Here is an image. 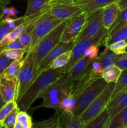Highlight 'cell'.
Wrapping results in <instances>:
<instances>
[{
	"instance_id": "42",
	"label": "cell",
	"mask_w": 127,
	"mask_h": 128,
	"mask_svg": "<svg viewBox=\"0 0 127 128\" xmlns=\"http://www.w3.org/2000/svg\"><path fill=\"white\" fill-rule=\"evenodd\" d=\"M73 3V0H51L50 6L59 4H70Z\"/></svg>"
},
{
	"instance_id": "33",
	"label": "cell",
	"mask_w": 127,
	"mask_h": 128,
	"mask_svg": "<svg viewBox=\"0 0 127 128\" xmlns=\"http://www.w3.org/2000/svg\"><path fill=\"white\" fill-rule=\"evenodd\" d=\"M107 47L117 54L121 55L127 51V42H126L125 40H120L113 42Z\"/></svg>"
},
{
	"instance_id": "23",
	"label": "cell",
	"mask_w": 127,
	"mask_h": 128,
	"mask_svg": "<svg viewBox=\"0 0 127 128\" xmlns=\"http://www.w3.org/2000/svg\"><path fill=\"white\" fill-rule=\"evenodd\" d=\"M98 57H99L102 68L104 69L110 66L115 64L119 57V55L113 52L108 47H105V50Z\"/></svg>"
},
{
	"instance_id": "40",
	"label": "cell",
	"mask_w": 127,
	"mask_h": 128,
	"mask_svg": "<svg viewBox=\"0 0 127 128\" xmlns=\"http://www.w3.org/2000/svg\"><path fill=\"white\" fill-rule=\"evenodd\" d=\"M126 20H127V8L123 9V10H120L118 16H117V18H116V20H115L113 24L112 25V26H111L110 28L113 27V26H114L115 25L119 23V22L126 21Z\"/></svg>"
},
{
	"instance_id": "27",
	"label": "cell",
	"mask_w": 127,
	"mask_h": 128,
	"mask_svg": "<svg viewBox=\"0 0 127 128\" xmlns=\"http://www.w3.org/2000/svg\"><path fill=\"white\" fill-rule=\"evenodd\" d=\"M127 90V70L122 71L118 81L115 82L114 91L112 95V98H114L118 95L125 92Z\"/></svg>"
},
{
	"instance_id": "45",
	"label": "cell",
	"mask_w": 127,
	"mask_h": 128,
	"mask_svg": "<svg viewBox=\"0 0 127 128\" xmlns=\"http://www.w3.org/2000/svg\"><path fill=\"white\" fill-rule=\"evenodd\" d=\"M5 7H6L5 5H4L3 4L0 2V22L2 20L3 16L4 15V10Z\"/></svg>"
},
{
	"instance_id": "30",
	"label": "cell",
	"mask_w": 127,
	"mask_h": 128,
	"mask_svg": "<svg viewBox=\"0 0 127 128\" xmlns=\"http://www.w3.org/2000/svg\"><path fill=\"white\" fill-rule=\"evenodd\" d=\"M16 121L21 124L22 128H32L33 122L32 121V118L25 111L19 110L16 117Z\"/></svg>"
},
{
	"instance_id": "20",
	"label": "cell",
	"mask_w": 127,
	"mask_h": 128,
	"mask_svg": "<svg viewBox=\"0 0 127 128\" xmlns=\"http://www.w3.org/2000/svg\"><path fill=\"white\" fill-rule=\"evenodd\" d=\"M110 120L109 113L105 108L101 111L95 117L91 120L85 128H107Z\"/></svg>"
},
{
	"instance_id": "11",
	"label": "cell",
	"mask_w": 127,
	"mask_h": 128,
	"mask_svg": "<svg viewBox=\"0 0 127 128\" xmlns=\"http://www.w3.org/2000/svg\"><path fill=\"white\" fill-rule=\"evenodd\" d=\"M74 44V40H72L68 42H63V41H60L44 58L41 63L39 64L38 69H37V74L39 75L44 70L48 69L51 62L55 59L57 58L59 55L68 50H72Z\"/></svg>"
},
{
	"instance_id": "38",
	"label": "cell",
	"mask_w": 127,
	"mask_h": 128,
	"mask_svg": "<svg viewBox=\"0 0 127 128\" xmlns=\"http://www.w3.org/2000/svg\"><path fill=\"white\" fill-rule=\"evenodd\" d=\"M15 49H24V50H26V48L21 43V42L19 41V39H17V40L10 42L7 46L0 48V52L3 51V50H15ZM26 51H27V50H26Z\"/></svg>"
},
{
	"instance_id": "6",
	"label": "cell",
	"mask_w": 127,
	"mask_h": 128,
	"mask_svg": "<svg viewBox=\"0 0 127 128\" xmlns=\"http://www.w3.org/2000/svg\"><path fill=\"white\" fill-rule=\"evenodd\" d=\"M108 32V30L104 27L100 30V31L96 34L95 36L90 38L83 39L78 42H76L73 47L71 50V55L68 63L65 67L62 68L65 72H67L70 68L78 60L84 56V52L89 46L91 45H97L101 46L102 42L104 39L105 36Z\"/></svg>"
},
{
	"instance_id": "12",
	"label": "cell",
	"mask_w": 127,
	"mask_h": 128,
	"mask_svg": "<svg viewBox=\"0 0 127 128\" xmlns=\"http://www.w3.org/2000/svg\"><path fill=\"white\" fill-rule=\"evenodd\" d=\"M49 12L55 17L62 20H68L83 12L78 5L70 4H59L51 6Z\"/></svg>"
},
{
	"instance_id": "3",
	"label": "cell",
	"mask_w": 127,
	"mask_h": 128,
	"mask_svg": "<svg viewBox=\"0 0 127 128\" xmlns=\"http://www.w3.org/2000/svg\"><path fill=\"white\" fill-rule=\"evenodd\" d=\"M39 64L34 50H29L24 58L23 63L17 77V91L16 101L17 102L37 77Z\"/></svg>"
},
{
	"instance_id": "16",
	"label": "cell",
	"mask_w": 127,
	"mask_h": 128,
	"mask_svg": "<svg viewBox=\"0 0 127 128\" xmlns=\"http://www.w3.org/2000/svg\"><path fill=\"white\" fill-rule=\"evenodd\" d=\"M17 80H7L0 78V94L4 102L16 101Z\"/></svg>"
},
{
	"instance_id": "41",
	"label": "cell",
	"mask_w": 127,
	"mask_h": 128,
	"mask_svg": "<svg viewBox=\"0 0 127 128\" xmlns=\"http://www.w3.org/2000/svg\"><path fill=\"white\" fill-rule=\"evenodd\" d=\"M115 64L122 70H127V58L122 57L119 55V57H118Z\"/></svg>"
},
{
	"instance_id": "31",
	"label": "cell",
	"mask_w": 127,
	"mask_h": 128,
	"mask_svg": "<svg viewBox=\"0 0 127 128\" xmlns=\"http://www.w3.org/2000/svg\"><path fill=\"white\" fill-rule=\"evenodd\" d=\"M19 111L18 107H16L14 109L6 118L1 122L2 128H14L15 123L16 122V117L18 112Z\"/></svg>"
},
{
	"instance_id": "51",
	"label": "cell",
	"mask_w": 127,
	"mask_h": 128,
	"mask_svg": "<svg viewBox=\"0 0 127 128\" xmlns=\"http://www.w3.org/2000/svg\"></svg>"
},
{
	"instance_id": "17",
	"label": "cell",
	"mask_w": 127,
	"mask_h": 128,
	"mask_svg": "<svg viewBox=\"0 0 127 128\" xmlns=\"http://www.w3.org/2000/svg\"><path fill=\"white\" fill-rule=\"evenodd\" d=\"M127 107V92H123L114 98H112L106 106L111 119Z\"/></svg>"
},
{
	"instance_id": "35",
	"label": "cell",
	"mask_w": 127,
	"mask_h": 128,
	"mask_svg": "<svg viewBox=\"0 0 127 128\" xmlns=\"http://www.w3.org/2000/svg\"><path fill=\"white\" fill-rule=\"evenodd\" d=\"M99 46L97 45H91L84 52V56H87L90 60H93L98 56Z\"/></svg>"
},
{
	"instance_id": "1",
	"label": "cell",
	"mask_w": 127,
	"mask_h": 128,
	"mask_svg": "<svg viewBox=\"0 0 127 128\" xmlns=\"http://www.w3.org/2000/svg\"><path fill=\"white\" fill-rule=\"evenodd\" d=\"M64 72L62 68H48L42 71L17 102L19 110L25 111L28 110L41 94Z\"/></svg>"
},
{
	"instance_id": "43",
	"label": "cell",
	"mask_w": 127,
	"mask_h": 128,
	"mask_svg": "<svg viewBox=\"0 0 127 128\" xmlns=\"http://www.w3.org/2000/svg\"><path fill=\"white\" fill-rule=\"evenodd\" d=\"M17 12H18V11L14 7L9 8V12L8 14H7V16L15 18L16 16V15H17Z\"/></svg>"
},
{
	"instance_id": "37",
	"label": "cell",
	"mask_w": 127,
	"mask_h": 128,
	"mask_svg": "<svg viewBox=\"0 0 127 128\" xmlns=\"http://www.w3.org/2000/svg\"><path fill=\"white\" fill-rule=\"evenodd\" d=\"M91 70L95 73L97 74L102 76V72L103 71V68L101 64L100 61L98 56H97L96 58L93 60L91 62Z\"/></svg>"
},
{
	"instance_id": "8",
	"label": "cell",
	"mask_w": 127,
	"mask_h": 128,
	"mask_svg": "<svg viewBox=\"0 0 127 128\" xmlns=\"http://www.w3.org/2000/svg\"><path fill=\"white\" fill-rule=\"evenodd\" d=\"M64 20H60L51 14L49 11L42 14L36 22L32 36V42L29 50H32L36 44L47 35L49 32Z\"/></svg>"
},
{
	"instance_id": "36",
	"label": "cell",
	"mask_w": 127,
	"mask_h": 128,
	"mask_svg": "<svg viewBox=\"0 0 127 128\" xmlns=\"http://www.w3.org/2000/svg\"><path fill=\"white\" fill-rule=\"evenodd\" d=\"M14 29L2 19L0 22V41Z\"/></svg>"
},
{
	"instance_id": "14",
	"label": "cell",
	"mask_w": 127,
	"mask_h": 128,
	"mask_svg": "<svg viewBox=\"0 0 127 128\" xmlns=\"http://www.w3.org/2000/svg\"><path fill=\"white\" fill-rule=\"evenodd\" d=\"M117 1L118 0H73V3L79 6L83 12H85L88 16L92 12L103 9L107 5Z\"/></svg>"
},
{
	"instance_id": "48",
	"label": "cell",
	"mask_w": 127,
	"mask_h": 128,
	"mask_svg": "<svg viewBox=\"0 0 127 128\" xmlns=\"http://www.w3.org/2000/svg\"><path fill=\"white\" fill-rule=\"evenodd\" d=\"M4 103L5 102H4L3 100H2V97H1V94H0V109H1V107H2V106L4 104Z\"/></svg>"
},
{
	"instance_id": "28",
	"label": "cell",
	"mask_w": 127,
	"mask_h": 128,
	"mask_svg": "<svg viewBox=\"0 0 127 128\" xmlns=\"http://www.w3.org/2000/svg\"><path fill=\"white\" fill-rule=\"evenodd\" d=\"M59 114L56 112L50 118L40 122H35L32 125L34 128H59Z\"/></svg>"
},
{
	"instance_id": "18",
	"label": "cell",
	"mask_w": 127,
	"mask_h": 128,
	"mask_svg": "<svg viewBox=\"0 0 127 128\" xmlns=\"http://www.w3.org/2000/svg\"><path fill=\"white\" fill-rule=\"evenodd\" d=\"M120 10L117 1H115L107 5L103 8V12H102L103 25V27L108 30V31L118 16Z\"/></svg>"
},
{
	"instance_id": "4",
	"label": "cell",
	"mask_w": 127,
	"mask_h": 128,
	"mask_svg": "<svg viewBox=\"0 0 127 128\" xmlns=\"http://www.w3.org/2000/svg\"><path fill=\"white\" fill-rule=\"evenodd\" d=\"M107 84L108 82L102 78L97 79L90 84L77 98L73 111V114L77 116H80L93 100L103 91Z\"/></svg>"
},
{
	"instance_id": "50",
	"label": "cell",
	"mask_w": 127,
	"mask_h": 128,
	"mask_svg": "<svg viewBox=\"0 0 127 128\" xmlns=\"http://www.w3.org/2000/svg\"><path fill=\"white\" fill-rule=\"evenodd\" d=\"M125 40L126 42H127V37L125 38Z\"/></svg>"
},
{
	"instance_id": "15",
	"label": "cell",
	"mask_w": 127,
	"mask_h": 128,
	"mask_svg": "<svg viewBox=\"0 0 127 128\" xmlns=\"http://www.w3.org/2000/svg\"><path fill=\"white\" fill-rule=\"evenodd\" d=\"M59 128H85V123L80 116H75L72 112L62 111L59 116Z\"/></svg>"
},
{
	"instance_id": "25",
	"label": "cell",
	"mask_w": 127,
	"mask_h": 128,
	"mask_svg": "<svg viewBox=\"0 0 127 128\" xmlns=\"http://www.w3.org/2000/svg\"><path fill=\"white\" fill-rule=\"evenodd\" d=\"M26 22L19 25L17 27H16V28L12 30L11 32H9L4 38H2L0 41V48L7 46L8 44H9L12 41L18 39L19 37L21 36V34L24 31L25 28H26Z\"/></svg>"
},
{
	"instance_id": "29",
	"label": "cell",
	"mask_w": 127,
	"mask_h": 128,
	"mask_svg": "<svg viewBox=\"0 0 127 128\" xmlns=\"http://www.w3.org/2000/svg\"><path fill=\"white\" fill-rule=\"evenodd\" d=\"M70 55L71 50L62 53L51 62L49 68L59 69L65 67L69 61Z\"/></svg>"
},
{
	"instance_id": "34",
	"label": "cell",
	"mask_w": 127,
	"mask_h": 128,
	"mask_svg": "<svg viewBox=\"0 0 127 128\" xmlns=\"http://www.w3.org/2000/svg\"><path fill=\"white\" fill-rule=\"evenodd\" d=\"M16 107H17V104L16 101H11L5 102L4 104L0 109V123Z\"/></svg>"
},
{
	"instance_id": "44",
	"label": "cell",
	"mask_w": 127,
	"mask_h": 128,
	"mask_svg": "<svg viewBox=\"0 0 127 128\" xmlns=\"http://www.w3.org/2000/svg\"><path fill=\"white\" fill-rule=\"evenodd\" d=\"M117 2L121 10L127 8V0H118Z\"/></svg>"
},
{
	"instance_id": "21",
	"label": "cell",
	"mask_w": 127,
	"mask_h": 128,
	"mask_svg": "<svg viewBox=\"0 0 127 128\" xmlns=\"http://www.w3.org/2000/svg\"><path fill=\"white\" fill-rule=\"evenodd\" d=\"M24 58L22 60H14L8 67L0 74V78L6 79L7 80H17V74L19 73L20 68L23 63Z\"/></svg>"
},
{
	"instance_id": "46",
	"label": "cell",
	"mask_w": 127,
	"mask_h": 128,
	"mask_svg": "<svg viewBox=\"0 0 127 128\" xmlns=\"http://www.w3.org/2000/svg\"><path fill=\"white\" fill-rule=\"evenodd\" d=\"M14 128H22V126L20 122L16 121L14 124Z\"/></svg>"
},
{
	"instance_id": "9",
	"label": "cell",
	"mask_w": 127,
	"mask_h": 128,
	"mask_svg": "<svg viewBox=\"0 0 127 128\" xmlns=\"http://www.w3.org/2000/svg\"><path fill=\"white\" fill-rule=\"evenodd\" d=\"M102 12L103 9H100L87 16L82 31L74 40L75 44L83 39L90 38L95 36L103 28Z\"/></svg>"
},
{
	"instance_id": "19",
	"label": "cell",
	"mask_w": 127,
	"mask_h": 128,
	"mask_svg": "<svg viewBox=\"0 0 127 128\" xmlns=\"http://www.w3.org/2000/svg\"><path fill=\"white\" fill-rule=\"evenodd\" d=\"M51 1V0H28L27 10L24 16L27 19L37 12L49 8Z\"/></svg>"
},
{
	"instance_id": "10",
	"label": "cell",
	"mask_w": 127,
	"mask_h": 128,
	"mask_svg": "<svg viewBox=\"0 0 127 128\" xmlns=\"http://www.w3.org/2000/svg\"><path fill=\"white\" fill-rule=\"evenodd\" d=\"M87 14L83 12L80 14L68 20L67 25L61 36V41L63 42L75 40L82 31L86 22Z\"/></svg>"
},
{
	"instance_id": "39",
	"label": "cell",
	"mask_w": 127,
	"mask_h": 128,
	"mask_svg": "<svg viewBox=\"0 0 127 128\" xmlns=\"http://www.w3.org/2000/svg\"><path fill=\"white\" fill-rule=\"evenodd\" d=\"M14 60L8 58L4 54L0 52V74L2 73V72Z\"/></svg>"
},
{
	"instance_id": "5",
	"label": "cell",
	"mask_w": 127,
	"mask_h": 128,
	"mask_svg": "<svg viewBox=\"0 0 127 128\" xmlns=\"http://www.w3.org/2000/svg\"><path fill=\"white\" fill-rule=\"evenodd\" d=\"M68 20L62 21L59 25L46 35L34 48L33 50L36 53V60L38 64L41 63L44 58L49 52L61 41V36L67 25Z\"/></svg>"
},
{
	"instance_id": "7",
	"label": "cell",
	"mask_w": 127,
	"mask_h": 128,
	"mask_svg": "<svg viewBox=\"0 0 127 128\" xmlns=\"http://www.w3.org/2000/svg\"><path fill=\"white\" fill-rule=\"evenodd\" d=\"M115 86V82H108L103 91L80 116L85 123V125L105 108L108 102L111 100Z\"/></svg>"
},
{
	"instance_id": "32",
	"label": "cell",
	"mask_w": 127,
	"mask_h": 128,
	"mask_svg": "<svg viewBox=\"0 0 127 128\" xmlns=\"http://www.w3.org/2000/svg\"><path fill=\"white\" fill-rule=\"evenodd\" d=\"M0 52L4 54L6 57L12 60H22L24 58V55L27 52L24 49H15V50H3Z\"/></svg>"
},
{
	"instance_id": "47",
	"label": "cell",
	"mask_w": 127,
	"mask_h": 128,
	"mask_svg": "<svg viewBox=\"0 0 127 128\" xmlns=\"http://www.w3.org/2000/svg\"><path fill=\"white\" fill-rule=\"evenodd\" d=\"M10 0H0V2L2 4H3L4 5L6 6L7 4H8L9 3Z\"/></svg>"
},
{
	"instance_id": "22",
	"label": "cell",
	"mask_w": 127,
	"mask_h": 128,
	"mask_svg": "<svg viewBox=\"0 0 127 128\" xmlns=\"http://www.w3.org/2000/svg\"><path fill=\"white\" fill-rule=\"evenodd\" d=\"M123 70L116 64L104 68L102 72V78L107 82H116L118 81Z\"/></svg>"
},
{
	"instance_id": "26",
	"label": "cell",
	"mask_w": 127,
	"mask_h": 128,
	"mask_svg": "<svg viewBox=\"0 0 127 128\" xmlns=\"http://www.w3.org/2000/svg\"><path fill=\"white\" fill-rule=\"evenodd\" d=\"M127 36V24L125 25L124 26L118 30L117 32L113 33V34L110 36H105L103 41L102 42V45L107 47L111 44L113 42H116V41H120V40H123L125 39Z\"/></svg>"
},
{
	"instance_id": "2",
	"label": "cell",
	"mask_w": 127,
	"mask_h": 128,
	"mask_svg": "<svg viewBox=\"0 0 127 128\" xmlns=\"http://www.w3.org/2000/svg\"><path fill=\"white\" fill-rule=\"evenodd\" d=\"M74 81L65 72L58 80L49 85L39 98L43 99V102L39 107L52 108L60 113L59 106L61 101L71 94L73 91Z\"/></svg>"
},
{
	"instance_id": "49",
	"label": "cell",
	"mask_w": 127,
	"mask_h": 128,
	"mask_svg": "<svg viewBox=\"0 0 127 128\" xmlns=\"http://www.w3.org/2000/svg\"><path fill=\"white\" fill-rule=\"evenodd\" d=\"M120 56H122V57H125V58H127V52L126 51L125 52H124L123 54H122L120 55Z\"/></svg>"
},
{
	"instance_id": "13",
	"label": "cell",
	"mask_w": 127,
	"mask_h": 128,
	"mask_svg": "<svg viewBox=\"0 0 127 128\" xmlns=\"http://www.w3.org/2000/svg\"><path fill=\"white\" fill-rule=\"evenodd\" d=\"M92 61V60L87 56H83L81 58L67 71L69 77L73 81L79 80L89 70Z\"/></svg>"
},
{
	"instance_id": "24",
	"label": "cell",
	"mask_w": 127,
	"mask_h": 128,
	"mask_svg": "<svg viewBox=\"0 0 127 128\" xmlns=\"http://www.w3.org/2000/svg\"><path fill=\"white\" fill-rule=\"evenodd\" d=\"M107 128H127V107L110 120Z\"/></svg>"
}]
</instances>
